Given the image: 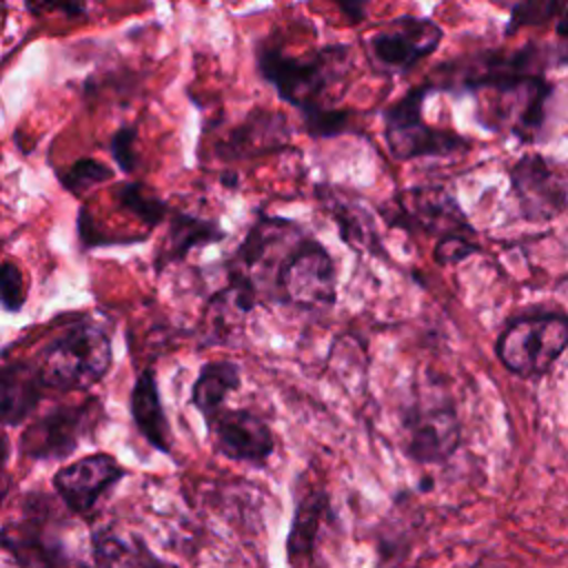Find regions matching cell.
Masks as SVG:
<instances>
[{"instance_id": "6da1fadb", "label": "cell", "mask_w": 568, "mask_h": 568, "mask_svg": "<svg viewBox=\"0 0 568 568\" xmlns=\"http://www.w3.org/2000/svg\"><path fill=\"white\" fill-rule=\"evenodd\" d=\"M544 47L484 51L459 69V82L475 100L477 122L499 135L532 144L548 115L552 84L544 75Z\"/></svg>"}, {"instance_id": "7a4b0ae2", "label": "cell", "mask_w": 568, "mask_h": 568, "mask_svg": "<svg viewBox=\"0 0 568 568\" xmlns=\"http://www.w3.org/2000/svg\"><path fill=\"white\" fill-rule=\"evenodd\" d=\"M255 64L280 100L295 106L302 118H308L333 109L328 95L346 80L353 67V49L326 44L302 55H288L275 42H262L255 51Z\"/></svg>"}, {"instance_id": "3957f363", "label": "cell", "mask_w": 568, "mask_h": 568, "mask_svg": "<svg viewBox=\"0 0 568 568\" xmlns=\"http://www.w3.org/2000/svg\"><path fill=\"white\" fill-rule=\"evenodd\" d=\"M113 364L111 335L93 320H80L47 344L36 366L42 388L87 390L104 379Z\"/></svg>"}, {"instance_id": "277c9868", "label": "cell", "mask_w": 568, "mask_h": 568, "mask_svg": "<svg viewBox=\"0 0 568 568\" xmlns=\"http://www.w3.org/2000/svg\"><path fill=\"white\" fill-rule=\"evenodd\" d=\"M306 240L300 224L286 217L260 215L226 264L229 284L246 291L257 302L275 297V282L282 264Z\"/></svg>"}, {"instance_id": "5b68a950", "label": "cell", "mask_w": 568, "mask_h": 568, "mask_svg": "<svg viewBox=\"0 0 568 568\" xmlns=\"http://www.w3.org/2000/svg\"><path fill=\"white\" fill-rule=\"evenodd\" d=\"M568 348V315L535 311L513 317L495 342L499 362L517 377H541Z\"/></svg>"}, {"instance_id": "8992f818", "label": "cell", "mask_w": 568, "mask_h": 568, "mask_svg": "<svg viewBox=\"0 0 568 568\" xmlns=\"http://www.w3.org/2000/svg\"><path fill=\"white\" fill-rule=\"evenodd\" d=\"M437 91L435 84H419L408 89L393 104L384 106V140L390 155L399 162L419 158H446L470 149V140L450 131L430 126L424 120V100Z\"/></svg>"}, {"instance_id": "52a82bcc", "label": "cell", "mask_w": 568, "mask_h": 568, "mask_svg": "<svg viewBox=\"0 0 568 568\" xmlns=\"http://www.w3.org/2000/svg\"><path fill=\"white\" fill-rule=\"evenodd\" d=\"M462 442V422L448 395L417 393L402 408V448L417 464L446 462Z\"/></svg>"}, {"instance_id": "ba28073f", "label": "cell", "mask_w": 568, "mask_h": 568, "mask_svg": "<svg viewBox=\"0 0 568 568\" xmlns=\"http://www.w3.org/2000/svg\"><path fill=\"white\" fill-rule=\"evenodd\" d=\"M442 38L444 31L435 20L399 16L364 38V53L377 73L404 75L435 53Z\"/></svg>"}, {"instance_id": "9c48e42d", "label": "cell", "mask_w": 568, "mask_h": 568, "mask_svg": "<svg viewBox=\"0 0 568 568\" xmlns=\"http://www.w3.org/2000/svg\"><path fill=\"white\" fill-rule=\"evenodd\" d=\"M275 297L302 311L331 308L337 300V268L317 240H304L282 264Z\"/></svg>"}, {"instance_id": "30bf717a", "label": "cell", "mask_w": 568, "mask_h": 568, "mask_svg": "<svg viewBox=\"0 0 568 568\" xmlns=\"http://www.w3.org/2000/svg\"><path fill=\"white\" fill-rule=\"evenodd\" d=\"M390 226L410 233H428L442 237H473L475 229L457 204L455 195L444 186H410L399 191L390 209L384 211Z\"/></svg>"}, {"instance_id": "8fae6325", "label": "cell", "mask_w": 568, "mask_h": 568, "mask_svg": "<svg viewBox=\"0 0 568 568\" xmlns=\"http://www.w3.org/2000/svg\"><path fill=\"white\" fill-rule=\"evenodd\" d=\"M102 419L100 399L91 397L75 406H58L33 419L20 435V453L29 459H64Z\"/></svg>"}, {"instance_id": "7c38bea8", "label": "cell", "mask_w": 568, "mask_h": 568, "mask_svg": "<svg viewBox=\"0 0 568 568\" xmlns=\"http://www.w3.org/2000/svg\"><path fill=\"white\" fill-rule=\"evenodd\" d=\"M510 193L526 222H550L568 209V184L539 153H526L508 169Z\"/></svg>"}, {"instance_id": "4fadbf2b", "label": "cell", "mask_w": 568, "mask_h": 568, "mask_svg": "<svg viewBox=\"0 0 568 568\" xmlns=\"http://www.w3.org/2000/svg\"><path fill=\"white\" fill-rule=\"evenodd\" d=\"M206 426L215 453L226 459L264 466L275 450L271 426L248 408H222Z\"/></svg>"}, {"instance_id": "5bb4252c", "label": "cell", "mask_w": 568, "mask_h": 568, "mask_svg": "<svg viewBox=\"0 0 568 568\" xmlns=\"http://www.w3.org/2000/svg\"><path fill=\"white\" fill-rule=\"evenodd\" d=\"M126 470L113 455L93 453L64 464L53 475V488L64 506L75 515H89L98 499L111 490Z\"/></svg>"}, {"instance_id": "9a60e30c", "label": "cell", "mask_w": 568, "mask_h": 568, "mask_svg": "<svg viewBox=\"0 0 568 568\" xmlns=\"http://www.w3.org/2000/svg\"><path fill=\"white\" fill-rule=\"evenodd\" d=\"M0 546L20 568H64L67 555L55 532L47 528L44 515L36 508L24 519L11 521L0 530Z\"/></svg>"}, {"instance_id": "2e32d148", "label": "cell", "mask_w": 568, "mask_h": 568, "mask_svg": "<svg viewBox=\"0 0 568 568\" xmlns=\"http://www.w3.org/2000/svg\"><path fill=\"white\" fill-rule=\"evenodd\" d=\"M317 197L324 204V209L331 213L335 224L339 226L342 240L348 246H353L355 251H362V253L366 251L373 255H382L379 248H384V246L377 237L373 217L357 197L346 195L333 186H322L317 191Z\"/></svg>"}, {"instance_id": "e0dca14e", "label": "cell", "mask_w": 568, "mask_h": 568, "mask_svg": "<svg viewBox=\"0 0 568 568\" xmlns=\"http://www.w3.org/2000/svg\"><path fill=\"white\" fill-rule=\"evenodd\" d=\"M131 417L138 426V433L160 453H171V426L162 408L158 382L153 368L138 373L131 388Z\"/></svg>"}, {"instance_id": "ac0fdd59", "label": "cell", "mask_w": 568, "mask_h": 568, "mask_svg": "<svg viewBox=\"0 0 568 568\" xmlns=\"http://www.w3.org/2000/svg\"><path fill=\"white\" fill-rule=\"evenodd\" d=\"M42 397L36 368L24 364H0V422L16 426L24 422Z\"/></svg>"}, {"instance_id": "d6986e66", "label": "cell", "mask_w": 568, "mask_h": 568, "mask_svg": "<svg viewBox=\"0 0 568 568\" xmlns=\"http://www.w3.org/2000/svg\"><path fill=\"white\" fill-rule=\"evenodd\" d=\"M291 138L288 122L277 111L255 109L231 135L229 149L233 155H262L282 149Z\"/></svg>"}, {"instance_id": "ffe728a7", "label": "cell", "mask_w": 568, "mask_h": 568, "mask_svg": "<svg viewBox=\"0 0 568 568\" xmlns=\"http://www.w3.org/2000/svg\"><path fill=\"white\" fill-rule=\"evenodd\" d=\"M240 384H242V375L235 362L231 359L206 362L191 386V404L197 408L204 422H211L224 408L226 397L240 388Z\"/></svg>"}, {"instance_id": "44dd1931", "label": "cell", "mask_w": 568, "mask_h": 568, "mask_svg": "<svg viewBox=\"0 0 568 568\" xmlns=\"http://www.w3.org/2000/svg\"><path fill=\"white\" fill-rule=\"evenodd\" d=\"M91 557L95 568H153L160 561L140 537L118 530H98L91 537Z\"/></svg>"}, {"instance_id": "7402d4cb", "label": "cell", "mask_w": 568, "mask_h": 568, "mask_svg": "<svg viewBox=\"0 0 568 568\" xmlns=\"http://www.w3.org/2000/svg\"><path fill=\"white\" fill-rule=\"evenodd\" d=\"M328 506H331V501L324 490H308L297 501L293 526H291L288 541H286L291 564L300 566V564L308 561V557L313 555V548L317 544V532L328 515Z\"/></svg>"}, {"instance_id": "603a6c76", "label": "cell", "mask_w": 568, "mask_h": 568, "mask_svg": "<svg viewBox=\"0 0 568 568\" xmlns=\"http://www.w3.org/2000/svg\"><path fill=\"white\" fill-rule=\"evenodd\" d=\"M224 237H226V233L220 229L217 222L204 220V217H197V215H191L184 211H175V213H171L164 255L158 264L184 260L193 248L222 242Z\"/></svg>"}, {"instance_id": "cb8c5ba5", "label": "cell", "mask_w": 568, "mask_h": 568, "mask_svg": "<svg viewBox=\"0 0 568 568\" xmlns=\"http://www.w3.org/2000/svg\"><path fill=\"white\" fill-rule=\"evenodd\" d=\"M115 200L120 202L122 209L131 211L138 220H142L146 226H155L160 224L166 213H169V206L164 200L146 193V189L138 182H124L118 186L115 191Z\"/></svg>"}, {"instance_id": "d4e9b609", "label": "cell", "mask_w": 568, "mask_h": 568, "mask_svg": "<svg viewBox=\"0 0 568 568\" xmlns=\"http://www.w3.org/2000/svg\"><path fill=\"white\" fill-rule=\"evenodd\" d=\"M113 178L111 166L95 158H80L73 164H69L64 171L58 173L60 184L71 193V195H84L93 186L106 182Z\"/></svg>"}, {"instance_id": "484cf974", "label": "cell", "mask_w": 568, "mask_h": 568, "mask_svg": "<svg viewBox=\"0 0 568 568\" xmlns=\"http://www.w3.org/2000/svg\"><path fill=\"white\" fill-rule=\"evenodd\" d=\"M566 4L559 2H519L510 7V20L508 27L504 29L508 36H513L515 31L524 29V27H535V24H544L552 18H557L561 13Z\"/></svg>"}, {"instance_id": "4316f807", "label": "cell", "mask_w": 568, "mask_h": 568, "mask_svg": "<svg viewBox=\"0 0 568 568\" xmlns=\"http://www.w3.org/2000/svg\"><path fill=\"white\" fill-rule=\"evenodd\" d=\"M27 302V284L22 271L11 264H0V306L9 313H18Z\"/></svg>"}, {"instance_id": "83f0119b", "label": "cell", "mask_w": 568, "mask_h": 568, "mask_svg": "<svg viewBox=\"0 0 568 568\" xmlns=\"http://www.w3.org/2000/svg\"><path fill=\"white\" fill-rule=\"evenodd\" d=\"M304 120V129L311 138H335L344 131H348V111L344 109H326V111H320V113H313L308 118H302Z\"/></svg>"}, {"instance_id": "f1b7e54d", "label": "cell", "mask_w": 568, "mask_h": 568, "mask_svg": "<svg viewBox=\"0 0 568 568\" xmlns=\"http://www.w3.org/2000/svg\"><path fill=\"white\" fill-rule=\"evenodd\" d=\"M135 138H138L135 126H120L109 140V153L115 160V164L120 166V171H124L126 175L133 173L138 166Z\"/></svg>"}, {"instance_id": "f546056e", "label": "cell", "mask_w": 568, "mask_h": 568, "mask_svg": "<svg viewBox=\"0 0 568 568\" xmlns=\"http://www.w3.org/2000/svg\"><path fill=\"white\" fill-rule=\"evenodd\" d=\"M479 251V244L470 237H442L435 242L433 257L439 266H455Z\"/></svg>"}, {"instance_id": "4dcf8cb0", "label": "cell", "mask_w": 568, "mask_h": 568, "mask_svg": "<svg viewBox=\"0 0 568 568\" xmlns=\"http://www.w3.org/2000/svg\"><path fill=\"white\" fill-rule=\"evenodd\" d=\"M555 31L559 38L568 40V4L561 9V13L557 16V24H555Z\"/></svg>"}, {"instance_id": "1f68e13d", "label": "cell", "mask_w": 568, "mask_h": 568, "mask_svg": "<svg viewBox=\"0 0 568 568\" xmlns=\"http://www.w3.org/2000/svg\"><path fill=\"white\" fill-rule=\"evenodd\" d=\"M7 457H9V442H7V435L0 430V477H4Z\"/></svg>"}, {"instance_id": "d6a6232c", "label": "cell", "mask_w": 568, "mask_h": 568, "mask_svg": "<svg viewBox=\"0 0 568 568\" xmlns=\"http://www.w3.org/2000/svg\"><path fill=\"white\" fill-rule=\"evenodd\" d=\"M7 493H9V477L4 475V477H0V506H2L4 497H7Z\"/></svg>"}, {"instance_id": "836d02e7", "label": "cell", "mask_w": 568, "mask_h": 568, "mask_svg": "<svg viewBox=\"0 0 568 568\" xmlns=\"http://www.w3.org/2000/svg\"><path fill=\"white\" fill-rule=\"evenodd\" d=\"M153 568H173V566H166V564H162V561H158V566H153Z\"/></svg>"}]
</instances>
